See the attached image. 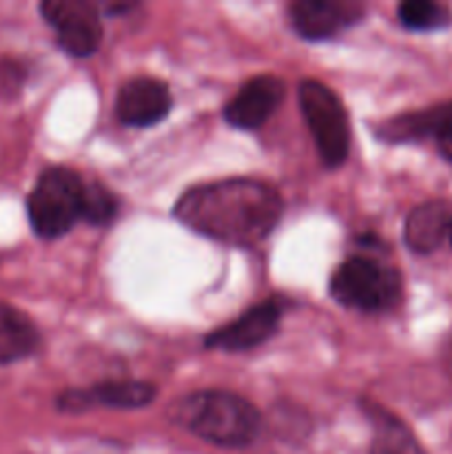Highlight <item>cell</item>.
<instances>
[{"instance_id":"6da1fadb","label":"cell","mask_w":452,"mask_h":454,"mask_svg":"<svg viewBox=\"0 0 452 454\" xmlns=\"http://www.w3.org/2000/svg\"><path fill=\"white\" fill-rule=\"evenodd\" d=\"M282 211L277 189L251 177L198 184L173 207V215L186 229L239 248L264 242L282 220Z\"/></svg>"},{"instance_id":"7a4b0ae2","label":"cell","mask_w":452,"mask_h":454,"mask_svg":"<svg viewBox=\"0 0 452 454\" xmlns=\"http://www.w3.org/2000/svg\"><path fill=\"white\" fill-rule=\"evenodd\" d=\"M173 424L222 448H246L261 430L251 402L226 390H199L177 399L168 411Z\"/></svg>"},{"instance_id":"3957f363","label":"cell","mask_w":452,"mask_h":454,"mask_svg":"<svg viewBox=\"0 0 452 454\" xmlns=\"http://www.w3.org/2000/svg\"><path fill=\"white\" fill-rule=\"evenodd\" d=\"M82 177L65 167H51L35 180L27 200L31 229L38 238L56 239L69 233L82 220Z\"/></svg>"},{"instance_id":"277c9868","label":"cell","mask_w":452,"mask_h":454,"mask_svg":"<svg viewBox=\"0 0 452 454\" xmlns=\"http://www.w3.org/2000/svg\"><path fill=\"white\" fill-rule=\"evenodd\" d=\"M331 295L337 304L362 313H386L401 301L403 279L394 266L355 255L335 270Z\"/></svg>"},{"instance_id":"5b68a950","label":"cell","mask_w":452,"mask_h":454,"mask_svg":"<svg viewBox=\"0 0 452 454\" xmlns=\"http://www.w3.org/2000/svg\"><path fill=\"white\" fill-rule=\"evenodd\" d=\"M300 106L322 162L331 168L341 167L350 151V127L344 102L319 80H304L300 84Z\"/></svg>"},{"instance_id":"8992f818","label":"cell","mask_w":452,"mask_h":454,"mask_svg":"<svg viewBox=\"0 0 452 454\" xmlns=\"http://www.w3.org/2000/svg\"><path fill=\"white\" fill-rule=\"evenodd\" d=\"M40 13L58 34V44L69 56L87 58L102 43V22L96 4L87 0H44Z\"/></svg>"},{"instance_id":"52a82bcc","label":"cell","mask_w":452,"mask_h":454,"mask_svg":"<svg viewBox=\"0 0 452 454\" xmlns=\"http://www.w3.org/2000/svg\"><path fill=\"white\" fill-rule=\"evenodd\" d=\"M366 7L355 0H295L288 4L291 25L301 38L328 40L357 25Z\"/></svg>"},{"instance_id":"ba28073f","label":"cell","mask_w":452,"mask_h":454,"mask_svg":"<svg viewBox=\"0 0 452 454\" xmlns=\"http://www.w3.org/2000/svg\"><path fill=\"white\" fill-rule=\"evenodd\" d=\"M279 322H282V304L266 300L239 315L235 322L208 333L204 346L213 350H226V353L257 348L277 333Z\"/></svg>"},{"instance_id":"9c48e42d","label":"cell","mask_w":452,"mask_h":454,"mask_svg":"<svg viewBox=\"0 0 452 454\" xmlns=\"http://www.w3.org/2000/svg\"><path fill=\"white\" fill-rule=\"evenodd\" d=\"M284 93L286 89L277 75H255L246 80L233 100L224 106V120L242 131L261 129L279 109Z\"/></svg>"},{"instance_id":"30bf717a","label":"cell","mask_w":452,"mask_h":454,"mask_svg":"<svg viewBox=\"0 0 452 454\" xmlns=\"http://www.w3.org/2000/svg\"><path fill=\"white\" fill-rule=\"evenodd\" d=\"M377 136L390 145L434 140L437 146L452 142V100L437 102L428 109L408 111L386 120Z\"/></svg>"},{"instance_id":"8fae6325","label":"cell","mask_w":452,"mask_h":454,"mask_svg":"<svg viewBox=\"0 0 452 454\" xmlns=\"http://www.w3.org/2000/svg\"><path fill=\"white\" fill-rule=\"evenodd\" d=\"M155 395H158V390L149 381L111 380L96 384L89 390H65L58 397V408L66 412H82L93 406L136 411V408L149 406Z\"/></svg>"},{"instance_id":"7c38bea8","label":"cell","mask_w":452,"mask_h":454,"mask_svg":"<svg viewBox=\"0 0 452 454\" xmlns=\"http://www.w3.org/2000/svg\"><path fill=\"white\" fill-rule=\"evenodd\" d=\"M171 105V91L162 80L140 75L120 87L115 114L127 127H153L167 118Z\"/></svg>"},{"instance_id":"4fadbf2b","label":"cell","mask_w":452,"mask_h":454,"mask_svg":"<svg viewBox=\"0 0 452 454\" xmlns=\"http://www.w3.org/2000/svg\"><path fill=\"white\" fill-rule=\"evenodd\" d=\"M452 222V202L446 198L425 200L417 204L403 224V242L415 255H430L448 242Z\"/></svg>"},{"instance_id":"5bb4252c","label":"cell","mask_w":452,"mask_h":454,"mask_svg":"<svg viewBox=\"0 0 452 454\" xmlns=\"http://www.w3.org/2000/svg\"><path fill=\"white\" fill-rule=\"evenodd\" d=\"M366 415L372 424L370 454H428L410 426L381 406L366 403Z\"/></svg>"},{"instance_id":"9a60e30c","label":"cell","mask_w":452,"mask_h":454,"mask_svg":"<svg viewBox=\"0 0 452 454\" xmlns=\"http://www.w3.org/2000/svg\"><path fill=\"white\" fill-rule=\"evenodd\" d=\"M40 346V333L29 315L16 306L0 304V364L22 362Z\"/></svg>"},{"instance_id":"2e32d148","label":"cell","mask_w":452,"mask_h":454,"mask_svg":"<svg viewBox=\"0 0 452 454\" xmlns=\"http://www.w3.org/2000/svg\"><path fill=\"white\" fill-rule=\"evenodd\" d=\"M401 27L415 34H434L452 27V9L434 0H406L397 7Z\"/></svg>"},{"instance_id":"e0dca14e","label":"cell","mask_w":452,"mask_h":454,"mask_svg":"<svg viewBox=\"0 0 452 454\" xmlns=\"http://www.w3.org/2000/svg\"><path fill=\"white\" fill-rule=\"evenodd\" d=\"M115 211H118V200L105 186L96 184V182L84 184L82 220L93 226H106L115 217Z\"/></svg>"},{"instance_id":"ac0fdd59","label":"cell","mask_w":452,"mask_h":454,"mask_svg":"<svg viewBox=\"0 0 452 454\" xmlns=\"http://www.w3.org/2000/svg\"><path fill=\"white\" fill-rule=\"evenodd\" d=\"M25 82V69L16 60H0V96L12 98Z\"/></svg>"},{"instance_id":"d6986e66","label":"cell","mask_w":452,"mask_h":454,"mask_svg":"<svg viewBox=\"0 0 452 454\" xmlns=\"http://www.w3.org/2000/svg\"><path fill=\"white\" fill-rule=\"evenodd\" d=\"M441 362H443V371H446V375L450 377V381H452V335L448 337L446 344H443Z\"/></svg>"},{"instance_id":"ffe728a7","label":"cell","mask_w":452,"mask_h":454,"mask_svg":"<svg viewBox=\"0 0 452 454\" xmlns=\"http://www.w3.org/2000/svg\"><path fill=\"white\" fill-rule=\"evenodd\" d=\"M437 149H439V153H441V158L446 160V162L452 164V142H450V145L437 146Z\"/></svg>"},{"instance_id":"44dd1931","label":"cell","mask_w":452,"mask_h":454,"mask_svg":"<svg viewBox=\"0 0 452 454\" xmlns=\"http://www.w3.org/2000/svg\"><path fill=\"white\" fill-rule=\"evenodd\" d=\"M448 244L452 247V222H450V229H448Z\"/></svg>"}]
</instances>
